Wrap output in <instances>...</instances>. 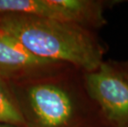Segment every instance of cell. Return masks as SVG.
Segmentation results:
<instances>
[{"instance_id":"cell-5","label":"cell","mask_w":128,"mask_h":127,"mask_svg":"<svg viewBox=\"0 0 128 127\" xmlns=\"http://www.w3.org/2000/svg\"><path fill=\"white\" fill-rule=\"evenodd\" d=\"M55 63L34 55L14 38L0 32V74H24L46 69Z\"/></svg>"},{"instance_id":"cell-1","label":"cell","mask_w":128,"mask_h":127,"mask_svg":"<svg viewBox=\"0 0 128 127\" xmlns=\"http://www.w3.org/2000/svg\"><path fill=\"white\" fill-rule=\"evenodd\" d=\"M0 32L20 43L29 52L42 59L66 62L87 73L103 63V50L85 27L36 16L0 14Z\"/></svg>"},{"instance_id":"cell-7","label":"cell","mask_w":128,"mask_h":127,"mask_svg":"<svg viewBox=\"0 0 128 127\" xmlns=\"http://www.w3.org/2000/svg\"><path fill=\"white\" fill-rule=\"evenodd\" d=\"M115 67L118 70H120L125 76L128 78V62H125V63H121V64H116Z\"/></svg>"},{"instance_id":"cell-6","label":"cell","mask_w":128,"mask_h":127,"mask_svg":"<svg viewBox=\"0 0 128 127\" xmlns=\"http://www.w3.org/2000/svg\"><path fill=\"white\" fill-rule=\"evenodd\" d=\"M0 125L25 126L26 120L4 82L0 78Z\"/></svg>"},{"instance_id":"cell-2","label":"cell","mask_w":128,"mask_h":127,"mask_svg":"<svg viewBox=\"0 0 128 127\" xmlns=\"http://www.w3.org/2000/svg\"><path fill=\"white\" fill-rule=\"evenodd\" d=\"M102 10L100 2L90 0H0V14L32 15L84 27L104 24Z\"/></svg>"},{"instance_id":"cell-4","label":"cell","mask_w":128,"mask_h":127,"mask_svg":"<svg viewBox=\"0 0 128 127\" xmlns=\"http://www.w3.org/2000/svg\"><path fill=\"white\" fill-rule=\"evenodd\" d=\"M32 110L43 127H67L71 124L75 107L71 97L59 86L40 83L28 91Z\"/></svg>"},{"instance_id":"cell-3","label":"cell","mask_w":128,"mask_h":127,"mask_svg":"<svg viewBox=\"0 0 128 127\" xmlns=\"http://www.w3.org/2000/svg\"><path fill=\"white\" fill-rule=\"evenodd\" d=\"M89 96L116 127H128V78L115 66L103 63L86 74Z\"/></svg>"},{"instance_id":"cell-8","label":"cell","mask_w":128,"mask_h":127,"mask_svg":"<svg viewBox=\"0 0 128 127\" xmlns=\"http://www.w3.org/2000/svg\"><path fill=\"white\" fill-rule=\"evenodd\" d=\"M0 127H17V126H8V125H0Z\"/></svg>"}]
</instances>
